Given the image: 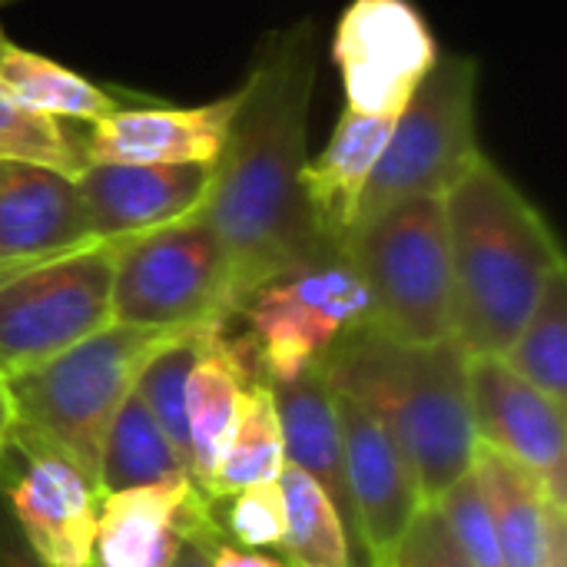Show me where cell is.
<instances>
[{
	"mask_svg": "<svg viewBox=\"0 0 567 567\" xmlns=\"http://www.w3.org/2000/svg\"><path fill=\"white\" fill-rule=\"evenodd\" d=\"M455 339L468 355H502L545 286L567 269L545 213L482 156L445 196Z\"/></svg>",
	"mask_w": 567,
	"mask_h": 567,
	"instance_id": "cell-2",
	"label": "cell"
},
{
	"mask_svg": "<svg viewBox=\"0 0 567 567\" xmlns=\"http://www.w3.org/2000/svg\"><path fill=\"white\" fill-rule=\"evenodd\" d=\"M336 409L346 445V478L365 551L372 561L392 558L415 512L425 505L412 465L392 429L359 399L336 392Z\"/></svg>",
	"mask_w": 567,
	"mask_h": 567,
	"instance_id": "cell-14",
	"label": "cell"
},
{
	"mask_svg": "<svg viewBox=\"0 0 567 567\" xmlns=\"http://www.w3.org/2000/svg\"><path fill=\"white\" fill-rule=\"evenodd\" d=\"M432 505L439 508L449 535L455 538V545L465 551V558L472 565L505 567L488 498H485V492H482V485H478V478H475L472 468L462 478H455Z\"/></svg>",
	"mask_w": 567,
	"mask_h": 567,
	"instance_id": "cell-29",
	"label": "cell"
},
{
	"mask_svg": "<svg viewBox=\"0 0 567 567\" xmlns=\"http://www.w3.org/2000/svg\"><path fill=\"white\" fill-rule=\"evenodd\" d=\"M262 379L256 355L246 342V336H229L226 329H216L196 359L189 382H186V425H189V445H193V485L203 498H209L213 475L226 455L239 395L246 382Z\"/></svg>",
	"mask_w": 567,
	"mask_h": 567,
	"instance_id": "cell-20",
	"label": "cell"
},
{
	"mask_svg": "<svg viewBox=\"0 0 567 567\" xmlns=\"http://www.w3.org/2000/svg\"><path fill=\"white\" fill-rule=\"evenodd\" d=\"M395 120L342 110L326 150L302 166V189L312 209L316 229L329 246H342L355 226L369 176L389 143Z\"/></svg>",
	"mask_w": 567,
	"mask_h": 567,
	"instance_id": "cell-19",
	"label": "cell"
},
{
	"mask_svg": "<svg viewBox=\"0 0 567 567\" xmlns=\"http://www.w3.org/2000/svg\"><path fill=\"white\" fill-rule=\"evenodd\" d=\"M113 322L193 332L236 319L223 239L199 213L113 243Z\"/></svg>",
	"mask_w": 567,
	"mask_h": 567,
	"instance_id": "cell-6",
	"label": "cell"
},
{
	"mask_svg": "<svg viewBox=\"0 0 567 567\" xmlns=\"http://www.w3.org/2000/svg\"><path fill=\"white\" fill-rule=\"evenodd\" d=\"M269 389L282 425L286 465L299 468L326 492L349 532L355 567H372L346 478V445L336 409V389L329 385L322 365H309L289 382H269Z\"/></svg>",
	"mask_w": 567,
	"mask_h": 567,
	"instance_id": "cell-17",
	"label": "cell"
},
{
	"mask_svg": "<svg viewBox=\"0 0 567 567\" xmlns=\"http://www.w3.org/2000/svg\"><path fill=\"white\" fill-rule=\"evenodd\" d=\"M0 567H47L20 535L3 495H0Z\"/></svg>",
	"mask_w": 567,
	"mask_h": 567,
	"instance_id": "cell-32",
	"label": "cell"
},
{
	"mask_svg": "<svg viewBox=\"0 0 567 567\" xmlns=\"http://www.w3.org/2000/svg\"><path fill=\"white\" fill-rule=\"evenodd\" d=\"M236 319L246 322L259 375L289 382L319 365L346 336L369 326L372 302L346 249L332 246L259 286Z\"/></svg>",
	"mask_w": 567,
	"mask_h": 567,
	"instance_id": "cell-8",
	"label": "cell"
},
{
	"mask_svg": "<svg viewBox=\"0 0 567 567\" xmlns=\"http://www.w3.org/2000/svg\"><path fill=\"white\" fill-rule=\"evenodd\" d=\"M209 567H286L276 555H262V551H246V548H236L223 538H216L213 545V558Z\"/></svg>",
	"mask_w": 567,
	"mask_h": 567,
	"instance_id": "cell-33",
	"label": "cell"
},
{
	"mask_svg": "<svg viewBox=\"0 0 567 567\" xmlns=\"http://www.w3.org/2000/svg\"><path fill=\"white\" fill-rule=\"evenodd\" d=\"M216 538H219V528H216V518H213V502L203 498L193 522L186 525V535L179 542L173 567H209Z\"/></svg>",
	"mask_w": 567,
	"mask_h": 567,
	"instance_id": "cell-31",
	"label": "cell"
},
{
	"mask_svg": "<svg viewBox=\"0 0 567 567\" xmlns=\"http://www.w3.org/2000/svg\"><path fill=\"white\" fill-rule=\"evenodd\" d=\"M346 106L395 120L439 60L429 20L412 0H352L332 37Z\"/></svg>",
	"mask_w": 567,
	"mask_h": 567,
	"instance_id": "cell-10",
	"label": "cell"
},
{
	"mask_svg": "<svg viewBox=\"0 0 567 567\" xmlns=\"http://www.w3.org/2000/svg\"><path fill=\"white\" fill-rule=\"evenodd\" d=\"M389 561L395 567H475L465 558V551L455 545V538L449 535V528L432 502L415 512L412 525L405 528V535L395 545Z\"/></svg>",
	"mask_w": 567,
	"mask_h": 567,
	"instance_id": "cell-30",
	"label": "cell"
},
{
	"mask_svg": "<svg viewBox=\"0 0 567 567\" xmlns=\"http://www.w3.org/2000/svg\"><path fill=\"white\" fill-rule=\"evenodd\" d=\"M502 359L551 402L567 405V269L545 286Z\"/></svg>",
	"mask_w": 567,
	"mask_h": 567,
	"instance_id": "cell-26",
	"label": "cell"
},
{
	"mask_svg": "<svg viewBox=\"0 0 567 567\" xmlns=\"http://www.w3.org/2000/svg\"><path fill=\"white\" fill-rule=\"evenodd\" d=\"M319 365L336 392L359 399L392 429L425 505L472 468L478 439L468 402V352L455 336L402 342L369 322Z\"/></svg>",
	"mask_w": 567,
	"mask_h": 567,
	"instance_id": "cell-3",
	"label": "cell"
},
{
	"mask_svg": "<svg viewBox=\"0 0 567 567\" xmlns=\"http://www.w3.org/2000/svg\"><path fill=\"white\" fill-rule=\"evenodd\" d=\"M312 86V23L272 30L239 86V106L213 163L203 216L223 239L236 316L259 286L332 249L302 189Z\"/></svg>",
	"mask_w": 567,
	"mask_h": 567,
	"instance_id": "cell-1",
	"label": "cell"
},
{
	"mask_svg": "<svg viewBox=\"0 0 567 567\" xmlns=\"http://www.w3.org/2000/svg\"><path fill=\"white\" fill-rule=\"evenodd\" d=\"M219 538L246 551H279L286 535V502L279 478L213 502Z\"/></svg>",
	"mask_w": 567,
	"mask_h": 567,
	"instance_id": "cell-28",
	"label": "cell"
},
{
	"mask_svg": "<svg viewBox=\"0 0 567 567\" xmlns=\"http://www.w3.org/2000/svg\"><path fill=\"white\" fill-rule=\"evenodd\" d=\"M169 478H189L183 468V458L150 415L146 402L133 389L130 399L113 415L103 445H100V465H96V492H130L143 485H159Z\"/></svg>",
	"mask_w": 567,
	"mask_h": 567,
	"instance_id": "cell-22",
	"label": "cell"
},
{
	"mask_svg": "<svg viewBox=\"0 0 567 567\" xmlns=\"http://www.w3.org/2000/svg\"><path fill=\"white\" fill-rule=\"evenodd\" d=\"M113 243H90L0 279V372H27L113 322Z\"/></svg>",
	"mask_w": 567,
	"mask_h": 567,
	"instance_id": "cell-9",
	"label": "cell"
},
{
	"mask_svg": "<svg viewBox=\"0 0 567 567\" xmlns=\"http://www.w3.org/2000/svg\"><path fill=\"white\" fill-rule=\"evenodd\" d=\"M90 243L73 176L30 163H0V279Z\"/></svg>",
	"mask_w": 567,
	"mask_h": 567,
	"instance_id": "cell-16",
	"label": "cell"
},
{
	"mask_svg": "<svg viewBox=\"0 0 567 567\" xmlns=\"http://www.w3.org/2000/svg\"><path fill=\"white\" fill-rule=\"evenodd\" d=\"M372 567H395L389 558H382V561H372Z\"/></svg>",
	"mask_w": 567,
	"mask_h": 567,
	"instance_id": "cell-36",
	"label": "cell"
},
{
	"mask_svg": "<svg viewBox=\"0 0 567 567\" xmlns=\"http://www.w3.org/2000/svg\"><path fill=\"white\" fill-rule=\"evenodd\" d=\"M0 163H30L76 176L86 166L83 140H73L63 120L27 106L0 80Z\"/></svg>",
	"mask_w": 567,
	"mask_h": 567,
	"instance_id": "cell-27",
	"label": "cell"
},
{
	"mask_svg": "<svg viewBox=\"0 0 567 567\" xmlns=\"http://www.w3.org/2000/svg\"><path fill=\"white\" fill-rule=\"evenodd\" d=\"M545 567H567V512H561L551 525V545Z\"/></svg>",
	"mask_w": 567,
	"mask_h": 567,
	"instance_id": "cell-35",
	"label": "cell"
},
{
	"mask_svg": "<svg viewBox=\"0 0 567 567\" xmlns=\"http://www.w3.org/2000/svg\"><path fill=\"white\" fill-rule=\"evenodd\" d=\"M13 435H17V405H13L10 379L0 372V452L10 445Z\"/></svg>",
	"mask_w": 567,
	"mask_h": 567,
	"instance_id": "cell-34",
	"label": "cell"
},
{
	"mask_svg": "<svg viewBox=\"0 0 567 567\" xmlns=\"http://www.w3.org/2000/svg\"><path fill=\"white\" fill-rule=\"evenodd\" d=\"M0 80L33 110L53 116V120H73V123H100L103 116L116 113L123 103L86 80L83 73L33 53L27 47H17L3 40L0 47Z\"/></svg>",
	"mask_w": 567,
	"mask_h": 567,
	"instance_id": "cell-23",
	"label": "cell"
},
{
	"mask_svg": "<svg viewBox=\"0 0 567 567\" xmlns=\"http://www.w3.org/2000/svg\"><path fill=\"white\" fill-rule=\"evenodd\" d=\"M468 402L478 445L532 472L567 505L565 405L522 379L502 355H468Z\"/></svg>",
	"mask_w": 567,
	"mask_h": 567,
	"instance_id": "cell-12",
	"label": "cell"
},
{
	"mask_svg": "<svg viewBox=\"0 0 567 567\" xmlns=\"http://www.w3.org/2000/svg\"><path fill=\"white\" fill-rule=\"evenodd\" d=\"M0 495L43 565H90L100 492L70 455L17 432L0 452Z\"/></svg>",
	"mask_w": 567,
	"mask_h": 567,
	"instance_id": "cell-11",
	"label": "cell"
},
{
	"mask_svg": "<svg viewBox=\"0 0 567 567\" xmlns=\"http://www.w3.org/2000/svg\"><path fill=\"white\" fill-rule=\"evenodd\" d=\"M279 488L286 502L279 561L286 567H355L349 532L326 492L292 465L282 468Z\"/></svg>",
	"mask_w": 567,
	"mask_h": 567,
	"instance_id": "cell-25",
	"label": "cell"
},
{
	"mask_svg": "<svg viewBox=\"0 0 567 567\" xmlns=\"http://www.w3.org/2000/svg\"><path fill=\"white\" fill-rule=\"evenodd\" d=\"M3 40H7V37H3V30H0V47H3Z\"/></svg>",
	"mask_w": 567,
	"mask_h": 567,
	"instance_id": "cell-37",
	"label": "cell"
},
{
	"mask_svg": "<svg viewBox=\"0 0 567 567\" xmlns=\"http://www.w3.org/2000/svg\"><path fill=\"white\" fill-rule=\"evenodd\" d=\"M342 249L369 289L375 329L402 342L455 336L442 196L402 199L359 219L342 239Z\"/></svg>",
	"mask_w": 567,
	"mask_h": 567,
	"instance_id": "cell-5",
	"label": "cell"
},
{
	"mask_svg": "<svg viewBox=\"0 0 567 567\" xmlns=\"http://www.w3.org/2000/svg\"><path fill=\"white\" fill-rule=\"evenodd\" d=\"M282 468H286V449H282V425H279L276 399L266 379H252L246 382L239 395L236 425H233L226 455L213 475L209 502H219L252 485L276 482Z\"/></svg>",
	"mask_w": 567,
	"mask_h": 567,
	"instance_id": "cell-24",
	"label": "cell"
},
{
	"mask_svg": "<svg viewBox=\"0 0 567 567\" xmlns=\"http://www.w3.org/2000/svg\"><path fill=\"white\" fill-rule=\"evenodd\" d=\"M478 60L439 53L405 110L362 193L359 219L415 196H445L478 159Z\"/></svg>",
	"mask_w": 567,
	"mask_h": 567,
	"instance_id": "cell-7",
	"label": "cell"
},
{
	"mask_svg": "<svg viewBox=\"0 0 567 567\" xmlns=\"http://www.w3.org/2000/svg\"><path fill=\"white\" fill-rule=\"evenodd\" d=\"M472 472L488 498L505 567H545L551 525L567 505H558L532 472L485 445L475 449Z\"/></svg>",
	"mask_w": 567,
	"mask_h": 567,
	"instance_id": "cell-21",
	"label": "cell"
},
{
	"mask_svg": "<svg viewBox=\"0 0 567 567\" xmlns=\"http://www.w3.org/2000/svg\"><path fill=\"white\" fill-rule=\"evenodd\" d=\"M176 336L179 332L110 322L60 355L7 375L17 405V432L60 449L96 485L100 445L113 415L136 389L146 362Z\"/></svg>",
	"mask_w": 567,
	"mask_h": 567,
	"instance_id": "cell-4",
	"label": "cell"
},
{
	"mask_svg": "<svg viewBox=\"0 0 567 567\" xmlns=\"http://www.w3.org/2000/svg\"><path fill=\"white\" fill-rule=\"evenodd\" d=\"M236 106L239 90L199 106H120L100 123H90L93 130L83 140L86 163L213 166L226 143Z\"/></svg>",
	"mask_w": 567,
	"mask_h": 567,
	"instance_id": "cell-15",
	"label": "cell"
},
{
	"mask_svg": "<svg viewBox=\"0 0 567 567\" xmlns=\"http://www.w3.org/2000/svg\"><path fill=\"white\" fill-rule=\"evenodd\" d=\"M199 502L189 478L103 495L86 567H173Z\"/></svg>",
	"mask_w": 567,
	"mask_h": 567,
	"instance_id": "cell-18",
	"label": "cell"
},
{
	"mask_svg": "<svg viewBox=\"0 0 567 567\" xmlns=\"http://www.w3.org/2000/svg\"><path fill=\"white\" fill-rule=\"evenodd\" d=\"M93 243L130 239L203 209L213 166L203 163H86L76 176Z\"/></svg>",
	"mask_w": 567,
	"mask_h": 567,
	"instance_id": "cell-13",
	"label": "cell"
}]
</instances>
